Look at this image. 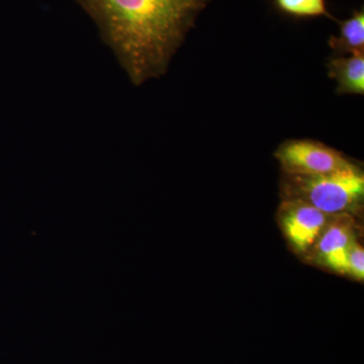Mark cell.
<instances>
[{
	"label": "cell",
	"instance_id": "3",
	"mask_svg": "<svg viewBox=\"0 0 364 364\" xmlns=\"http://www.w3.org/2000/svg\"><path fill=\"white\" fill-rule=\"evenodd\" d=\"M282 173L318 176L350 168L353 162L339 151L314 140H289L274 153Z\"/></svg>",
	"mask_w": 364,
	"mask_h": 364
},
{
	"label": "cell",
	"instance_id": "1",
	"mask_svg": "<svg viewBox=\"0 0 364 364\" xmlns=\"http://www.w3.org/2000/svg\"><path fill=\"white\" fill-rule=\"evenodd\" d=\"M136 85L159 78L210 0H76Z\"/></svg>",
	"mask_w": 364,
	"mask_h": 364
},
{
	"label": "cell",
	"instance_id": "9",
	"mask_svg": "<svg viewBox=\"0 0 364 364\" xmlns=\"http://www.w3.org/2000/svg\"><path fill=\"white\" fill-rule=\"evenodd\" d=\"M352 279L363 282L364 279V249L358 239L351 244L347 253L346 274Z\"/></svg>",
	"mask_w": 364,
	"mask_h": 364
},
{
	"label": "cell",
	"instance_id": "6",
	"mask_svg": "<svg viewBox=\"0 0 364 364\" xmlns=\"http://www.w3.org/2000/svg\"><path fill=\"white\" fill-rule=\"evenodd\" d=\"M327 67L337 82V95H364V55L335 57Z\"/></svg>",
	"mask_w": 364,
	"mask_h": 364
},
{
	"label": "cell",
	"instance_id": "5",
	"mask_svg": "<svg viewBox=\"0 0 364 364\" xmlns=\"http://www.w3.org/2000/svg\"><path fill=\"white\" fill-rule=\"evenodd\" d=\"M355 217L335 215L318 239L308 257L318 267L330 272L346 274L347 253L358 238Z\"/></svg>",
	"mask_w": 364,
	"mask_h": 364
},
{
	"label": "cell",
	"instance_id": "8",
	"mask_svg": "<svg viewBox=\"0 0 364 364\" xmlns=\"http://www.w3.org/2000/svg\"><path fill=\"white\" fill-rule=\"evenodd\" d=\"M280 11L294 18H331L326 0H274Z\"/></svg>",
	"mask_w": 364,
	"mask_h": 364
},
{
	"label": "cell",
	"instance_id": "2",
	"mask_svg": "<svg viewBox=\"0 0 364 364\" xmlns=\"http://www.w3.org/2000/svg\"><path fill=\"white\" fill-rule=\"evenodd\" d=\"M282 200H299L326 214L358 215L363 210L364 174L358 165L318 176L282 173Z\"/></svg>",
	"mask_w": 364,
	"mask_h": 364
},
{
	"label": "cell",
	"instance_id": "7",
	"mask_svg": "<svg viewBox=\"0 0 364 364\" xmlns=\"http://www.w3.org/2000/svg\"><path fill=\"white\" fill-rule=\"evenodd\" d=\"M338 36H332L329 46L340 56L364 55V11H354L350 18L338 21Z\"/></svg>",
	"mask_w": 364,
	"mask_h": 364
},
{
	"label": "cell",
	"instance_id": "4",
	"mask_svg": "<svg viewBox=\"0 0 364 364\" xmlns=\"http://www.w3.org/2000/svg\"><path fill=\"white\" fill-rule=\"evenodd\" d=\"M333 217L299 200H282L277 215L289 247L301 256L310 254Z\"/></svg>",
	"mask_w": 364,
	"mask_h": 364
}]
</instances>
